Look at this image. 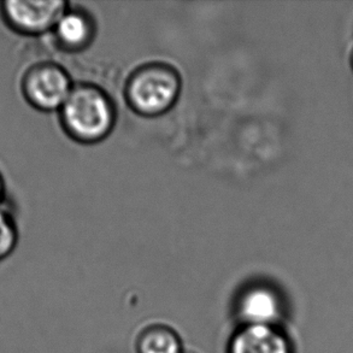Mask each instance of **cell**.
Instances as JSON below:
<instances>
[{
  "mask_svg": "<svg viewBox=\"0 0 353 353\" xmlns=\"http://www.w3.org/2000/svg\"><path fill=\"white\" fill-rule=\"evenodd\" d=\"M67 133L81 143H97L109 135L115 124V108L101 88L92 85L74 87L61 108Z\"/></svg>",
  "mask_w": 353,
  "mask_h": 353,
  "instance_id": "1",
  "label": "cell"
},
{
  "mask_svg": "<svg viewBox=\"0 0 353 353\" xmlns=\"http://www.w3.org/2000/svg\"><path fill=\"white\" fill-rule=\"evenodd\" d=\"M180 90L181 80L176 70L153 63L140 68L129 79L127 99L140 115H162L176 103Z\"/></svg>",
  "mask_w": 353,
  "mask_h": 353,
  "instance_id": "2",
  "label": "cell"
},
{
  "mask_svg": "<svg viewBox=\"0 0 353 353\" xmlns=\"http://www.w3.org/2000/svg\"><path fill=\"white\" fill-rule=\"evenodd\" d=\"M233 314L239 325H282L286 301L270 282L251 281L235 294Z\"/></svg>",
  "mask_w": 353,
  "mask_h": 353,
  "instance_id": "3",
  "label": "cell"
},
{
  "mask_svg": "<svg viewBox=\"0 0 353 353\" xmlns=\"http://www.w3.org/2000/svg\"><path fill=\"white\" fill-rule=\"evenodd\" d=\"M21 90L26 101L40 111L61 109L72 92L70 77L58 64L38 63L24 72Z\"/></svg>",
  "mask_w": 353,
  "mask_h": 353,
  "instance_id": "4",
  "label": "cell"
},
{
  "mask_svg": "<svg viewBox=\"0 0 353 353\" xmlns=\"http://www.w3.org/2000/svg\"><path fill=\"white\" fill-rule=\"evenodd\" d=\"M63 0H5L0 3V14L5 23L22 35H40L54 29L67 11Z\"/></svg>",
  "mask_w": 353,
  "mask_h": 353,
  "instance_id": "5",
  "label": "cell"
},
{
  "mask_svg": "<svg viewBox=\"0 0 353 353\" xmlns=\"http://www.w3.org/2000/svg\"><path fill=\"white\" fill-rule=\"evenodd\" d=\"M227 353H296L282 325H239L227 345Z\"/></svg>",
  "mask_w": 353,
  "mask_h": 353,
  "instance_id": "6",
  "label": "cell"
},
{
  "mask_svg": "<svg viewBox=\"0 0 353 353\" xmlns=\"http://www.w3.org/2000/svg\"><path fill=\"white\" fill-rule=\"evenodd\" d=\"M58 43L69 51L87 48L93 39L94 27L88 14L72 10L65 11L54 27Z\"/></svg>",
  "mask_w": 353,
  "mask_h": 353,
  "instance_id": "7",
  "label": "cell"
},
{
  "mask_svg": "<svg viewBox=\"0 0 353 353\" xmlns=\"http://www.w3.org/2000/svg\"><path fill=\"white\" fill-rule=\"evenodd\" d=\"M137 353H183L181 336L170 325L152 323L139 332Z\"/></svg>",
  "mask_w": 353,
  "mask_h": 353,
  "instance_id": "8",
  "label": "cell"
},
{
  "mask_svg": "<svg viewBox=\"0 0 353 353\" xmlns=\"http://www.w3.org/2000/svg\"><path fill=\"white\" fill-rule=\"evenodd\" d=\"M17 241L19 233L14 219L5 209L4 203H0V262L14 252Z\"/></svg>",
  "mask_w": 353,
  "mask_h": 353,
  "instance_id": "9",
  "label": "cell"
},
{
  "mask_svg": "<svg viewBox=\"0 0 353 353\" xmlns=\"http://www.w3.org/2000/svg\"><path fill=\"white\" fill-rule=\"evenodd\" d=\"M5 196V180L1 172H0V203H4Z\"/></svg>",
  "mask_w": 353,
  "mask_h": 353,
  "instance_id": "10",
  "label": "cell"
},
{
  "mask_svg": "<svg viewBox=\"0 0 353 353\" xmlns=\"http://www.w3.org/2000/svg\"><path fill=\"white\" fill-rule=\"evenodd\" d=\"M351 64H352V68H353V51H352V53H351Z\"/></svg>",
  "mask_w": 353,
  "mask_h": 353,
  "instance_id": "11",
  "label": "cell"
}]
</instances>
